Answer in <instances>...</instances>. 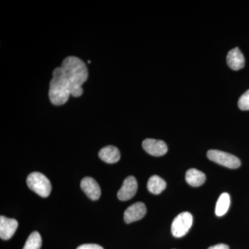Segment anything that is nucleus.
I'll list each match as a JSON object with an SVG mask.
<instances>
[{
    "instance_id": "nucleus-1",
    "label": "nucleus",
    "mask_w": 249,
    "mask_h": 249,
    "mask_svg": "<svg viewBox=\"0 0 249 249\" xmlns=\"http://www.w3.org/2000/svg\"><path fill=\"white\" fill-rule=\"evenodd\" d=\"M61 68L70 85L71 96L79 97L83 93L82 85L88 78L85 62L77 57H67L62 62Z\"/></svg>"
},
{
    "instance_id": "nucleus-2",
    "label": "nucleus",
    "mask_w": 249,
    "mask_h": 249,
    "mask_svg": "<svg viewBox=\"0 0 249 249\" xmlns=\"http://www.w3.org/2000/svg\"><path fill=\"white\" fill-rule=\"evenodd\" d=\"M71 96L70 85L61 67H57L53 71V78L49 84V96L54 106L65 104Z\"/></svg>"
},
{
    "instance_id": "nucleus-3",
    "label": "nucleus",
    "mask_w": 249,
    "mask_h": 249,
    "mask_svg": "<svg viewBox=\"0 0 249 249\" xmlns=\"http://www.w3.org/2000/svg\"><path fill=\"white\" fill-rule=\"evenodd\" d=\"M27 186L42 197H47L52 192V184L45 175L40 173H31L27 178Z\"/></svg>"
},
{
    "instance_id": "nucleus-4",
    "label": "nucleus",
    "mask_w": 249,
    "mask_h": 249,
    "mask_svg": "<svg viewBox=\"0 0 249 249\" xmlns=\"http://www.w3.org/2000/svg\"><path fill=\"white\" fill-rule=\"evenodd\" d=\"M207 157L214 163L231 169L238 168L241 165L240 160L237 157L220 150H209L207 152Z\"/></svg>"
},
{
    "instance_id": "nucleus-5",
    "label": "nucleus",
    "mask_w": 249,
    "mask_h": 249,
    "mask_svg": "<svg viewBox=\"0 0 249 249\" xmlns=\"http://www.w3.org/2000/svg\"><path fill=\"white\" fill-rule=\"evenodd\" d=\"M193 216L188 212L178 214L174 219L171 232L174 237H181L188 233L193 225Z\"/></svg>"
},
{
    "instance_id": "nucleus-6",
    "label": "nucleus",
    "mask_w": 249,
    "mask_h": 249,
    "mask_svg": "<svg viewBox=\"0 0 249 249\" xmlns=\"http://www.w3.org/2000/svg\"><path fill=\"white\" fill-rule=\"evenodd\" d=\"M137 188H138V184L136 178L133 176L127 177L124 180L121 189L118 192V198L121 201L129 200L135 196Z\"/></svg>"
},
{
    "instance_id": "nucleus-7",
    "label": "nucleus",
    "mask_w": 249,
    "mask_h": 249,
    "mask_svg": "<svg viewBox=\"0 0 249 249\" xmlns=\"http://www.w3.org/2000/svg\"><path fill=\"white\" fill-rule=\"evenodd\" d=\"M147 213L145 205L142 202H137L129 206L124 213V221L127 224H130L136 221L140 220L144 217Z\"/></svg>"
},
{
    "instance_id": "nucleus-8",
    "label": "nucleus",
    "mask_w": 249,
    "mask_h": 249,
    "mask_svg": "<svg viewBox=\"0 0 249 249\" xmlns=\"http://www.w3.org/2000/svg\"><path fill=\"white\" fill-rule=\"evenodd\" d=\"M142 148L154 157H161L168 152V147L164 142L153 139H147L143 141Z\"/></svg>"
},
{
    "instance_id": "nucleus-9",
    "label": "nucleus",
    "mask_w": 249,
    "mask_h": 249,
    "mask_svg": "<svg viewBox=\"0 0 249 249\" xmlns=\"http://www.w3.org/2000/svg\"><path fill=\"white\" fill-rule=\"evenodd\" d=\"M18 222L14 219L0 217V237L4 240H8L14 236L17 230Z\"/></svg>"
},
{
    "instance_id": "nucleus-10",
    "label": "nucleus",
    "mask_w": 249,
    "mask_h": 249,
    "mask_svg": "<svg viewBox=\"0 0 249 249\" xmlns=\"http://www.w3.org/2000/svg\"><path fill=\"white\" fill-rule=\"evenodd\" d=\"M82 190L91 200H98L101 196V191L98 183L93 178L87 177L80 183Z\"/></svg>"
},
{
    "instance_id": "nucleus-11",
    "label": "nucleus",
    "mask_w": 249,
    "mask_h": 249,
    "mask_svg": "<svg viewBox=\"0 0 249 249\" xmlns=\"http://www.w3.org/2000/svg\"><path fill=\"white\" fill-rule=\"evenodd\" d=\"M227 61L229 67L234 71L240 70L245 67V57L237 47L232 49L229 52L227 55Z\"/></svg>"
},
{
    "instance_id": "nucleus-12",
    "label": "nucleus",
    "mask_w": 249,
    "mask_h": 249,
    "mask_svg": "<svg viewBox=\"0 0 249 249\" xmlns=\"http://www.w3.org/2000/svg\"><path fill=\"white\" fill-rule=\"evenodd\" d=\"M100 159L106 163L112 164L117 163L121 158V154L117 147L109 145L103 147L98 153Z\"/></svg>"
},
{
    "instance_id": "nucleus-13",
    "label": "nucleus",
    "mask_w": 249,
    "mask_h": 249,
    "mask_svg": "<svg viewBox=\"0 0 249 249\" xmlns=\"http://www.w3.org/2000/svg\"><path fill=\"white\" fill-rule=\"evenodd\" d=\"M186 180L190 186L199 187L204 184L206 181V175L199 170L191 168L186 172Z\"/></svg>"
},
{
    "instance_id": "nucleus-14",
    "label": "nucleus",
    "mask_w": 249,
    "mask_h": 249,
    "mask_svg": "<svg viewBox=\"0 0 249 249\" xmlns=\"http://www.w3.org/2000/svg\"><path fill=\"white\" fill-rule=\"evenodd\" d=\"M147 190L154 195H159L166 188V183L158 175H153L149 178L147 184Z\"/></svg>"
},
{
    "instance_id": "nucleus-15",
    "label": "nucleus",
    "mask_w": 249,
    "mask_h": 249,
    "mask_svg": "<svg viewBox=\"0 0 249 249\" xmlns=\"http://www.w3.org/2000/svg\"><path fill=\"white\" fill-rule=\"evenodd\" d=\"M231 204L230 196L228 193H222L218 199L215 207V214L218 217H222L227 213Z\"/></svg>"
},
{
    "instance_id": "nucleus-16",
    "label": "nucleus",
    "mask_w": 249,
    "mask_h": 249,
    "mask_svg": "<svg viewBox=\"0 0 249 249\" xmlns=\"http://www.w3.org/2000/svg\"><path fill=\"white\" fill-rule=\"evenodd\" d=\"M42 237L38 232L34 231L28 237L23 249H40L42 247Z\"/></svg>"
},
{
    "instance_id": "nucleus-17",
    "label": "nucleus",
    "mask_w": 249,
    "mask_h": 249,
    "mask_svg": "<svg viewBox=\"0 0 249 249\" xmlns=\"http://www.w3.org/2000/svg\"><path fill=\"white\" fill-rule=\"evenodd\" d=\"M238 106L241 110H249V89L247 90L239 99Z\"/></svg>"
},
{
    "instance_id": "nucleus-18",
    "label": "nucleus",
    "mask_w": 249,
    "mask_h": 249,
    "mask_svg": "<svg viewBox=\"0 0 249 249\" xmlns=\"http://www.w3.org/2000/svg\"><path fill=\"white\" fill-rule=\"evenodd\" d=\"M76 249H104L102 247L95 244H86L78 247Z\"/></svg>"
},
{
    "instance_id": "nucleus-19",
    "label": "nucleus",
    "mask_w": 249,
    "mask_h": 249,
    "mask_svg": "<svg viewBox=\"0 0 249 249\" xmlns=\"http://www.w3.org/2000/svg\"><path fill=\"white\" fill-rule=\"evenodd\" d=\"M208 249H229V246L224 244H219V245L213 246Z\"/></svg>"
}]
</instances>
